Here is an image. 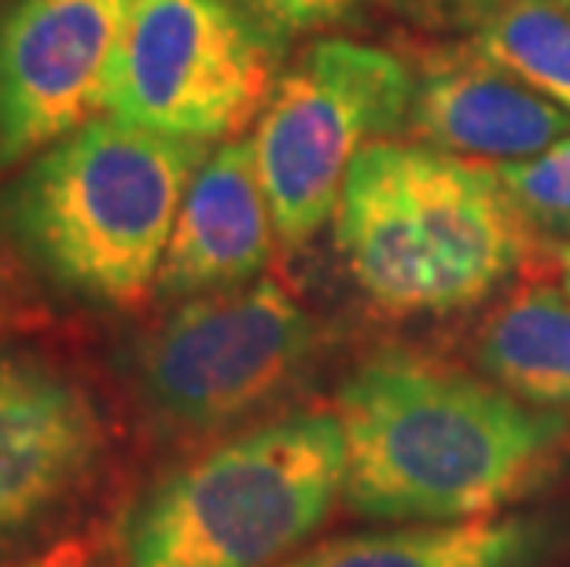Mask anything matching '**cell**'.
<instances>
[{"label": "cell", "instance_id": "6da1fadb", "mask_svg": "<svg viewBox=\"0 0 570 567\" xmlns=\"http://www.w3.org/2000/svg\"><path fill=\"white\" fill-rule=\"evenodd\" d=\"M346 442L343 501L391 524H464L530 498L570 450L567 413L497 383L386 350L335 398Z\"/></svg>", "mask_w": 570, "mask_h": 567}, {"label": "cell", "instance_id": "7a4b0ae2", "mask_svg": "<svg viewBox=\"0 0 570 567\" xmlns=\"http://www.w3.org/2000/svg\"><path fill=\"white\" fill-rule=\"evenodd\" d=\"M206 155L210 144L104 111L0 185V239L63 299L132 310L155 299L180 203Z\"/></svg>", "mask_w": 570, "mask_h": 567}, {"label": "cell", "instance_id": "3957f363", "mask_svg": "<svg viewBox=\"0 0 570 567\" xmlns=\"http://www.w3.org/2000/svg\"><path fill=\"white\" fill-rule=\"evenodd\" d=\"M335 233L354 284L391 317L482 306L523 270L533 239L490 163L412 140L357 155Z\"/></svg>", "mask_w": 570, "mask_h": 567}, {"label": "cell", "instance_id": "277c9868", "mask_svg": "<svg viewBox=\"0 0 570 567\" xmlns=\"http://www.w3.org/2000/svg\"><path fill=\"white\" fill-rule=\"evenodd\" d=\"M346 479L332 409L258 420L163 472L118 527V567H276L327 524Z\"/></svg>", "mask_w": 570, "mask_h": 567}, {"label": "cell", "instance_id": "5b68a950", "mask_svg": "<svg viewBox=\"0 0 570 567\" xmlns=\"http://www.w3.org/2000/svg\"><path fill=\"white\" fill-rule=\"evenodd\" d=\"M317 354L313 313L284 281L258 276L174 303L129 350V388L166 436H233L281 402Z\"/></svg>", "mask_w": 570, "mask_h": 567}, {"label": "cell", "instance_id": "8992f818", "mask_svg": "<svg viewBox=\"0 0 570 567\" xmlns=\"http://www.w3.org/2000/svg\"><path fill=\"white\" fill-rule=\"evenodd\" d=\"M416 70L391 48L321 38L287 70L250 133L276 239L306 247L332 222L350 166L405 137Z\"/></svg>", "mask_w": 570, "mask_h": 567}, {"label": "cell", "instance_id": "52a82bcc", "mask_svg": "<svg viewBox=\"0 0 570 567\" xmlns=\"http://www.w3.org/2000/svg\"><path fill=\"white\" fill-rule=\"evenodd\" d=\"M281 52L236 0H132L107 111L180 140H236L281 86Z\"/></svg>", "mask_w": 570, "mask_h": 567}, {"label": "cell", "instance_id": "ba28073f", "mask_svg": "<svg viewBox=\"0 0 570 567\" xmlns=\"http://www.w3.org/2000/svg\"><path fill=\"white\" fill-rule=\"evenodd\" d=\"M132 0H8L0 8V170L107 111Z\"/></svg>", "mask_w": 570, "mask_h": 567}, {"label": "cell", "instance_id": "9c48e42d", "mask_svg": "<svg viewBox=\"0 0 570 567\" xmlns=\"http://www.w3.org/2000/svg\"><path fill=\"white\" fill-rule=\"evenodd\" d=\"M104 446L100 405L75 377L30 350L0 346V553L75 498Z\"/></svg>", "mask_w": 570, "mask_h": 567}, {"label": "cell", "instance_id": "30bf717a", "mask_svg": "<svg viewBox=\"0 0 570 567\" xmlns=\"http://www.w3.org/2000/svg\"><path fill=\"white\" fill-rule=\"evenodd\" d=\"M570 137V111L464 41L416 70L405 140L460 159H530Z\"/></svg>", "mask_w": 570, "mask_h": 567}, {"label": "cell", "instance_id": "8fae6325", "mask_svg": "<svg viewBox=\"0 0 570 567\" xmlns=\"http://www.w3.org/2000/svg\"><path fill=\"white\" fill-rule=\"evenodd\" d=\"M273 239L250 137L214 144L180 203L155 299L174 306L254 284L273 262Z\"/></svg>", "mask_w": 570, "mask_h": 567}, {"label": "cell", "instance_id": "7c38bea8", "mask_svg": "<svg viewBox=\"0 0 570 567\" xmlns=\"http://www.w3.org/2000/svg\"><path fill=\"white\" fill-rule=\"evenodd\" d=\"M563 535L552 512H508L332 538L276 567H544Z\"/></svg>", "mask_w": 570, "mask_h": 567}, {"label": "cell", "instance_id": "4fadbf2b", "mask_svg": "<svg viewBox=\"0 0 570 567\" xmlns=\"http://www.w3.org/2000/svg\"><path fill=\"white\" fill-rule=\"evenodd\" d=\"M475 365L527 405L570 409V299L549 281L497 306L475 340Z\"/></svg>", "mask_w": 570, "mask_h": 567}, {"label": "cell", "instance_id": "5bb4252c", "mask_svg": "<svg viewBox=\"0 0 570 567\" xmlns=\"http://www.w3.org/2000/svg\"><path fill=\"white\" fill-rule=\"evenodd\" d=\"M468 41L570 111V11L560 0H508L468 30Z\"/></svg>", "mask_w": 570, "mask_h": 567}, {"label": "cell", "instance_id": "9a60e30c", "mask_svg": "<svg viewBox=\"0 0 570 567\" xmlns=\"http://www.w3.org/2000/svg\"><path fill=\"white\" fill-rule=\"evenodd\" d=\"M490 166L533 236L570 244V137L530 159H504Z\"/></svg>", "mask_w": 570, "mask_h": 567}, {"label": "cell", "instance_id": "2e32d148", "mask_svg": "<svg viewBox=\"0 0 570 567\" xmlns=\"http://www.w3.org/2000/svg\"><path fill=\"white\" fill-rule=\"evenodd\" d=\"M254 22H262L273 38L291 41L306 33L335 30L357 19L365 0H236Z\"/></svg>", "mask_w": 570, "mask_h": 567}, {"label": "cell", "instance_id": "e0dca14e", "mask_svg": "<svg viewBox=\"0 0 570 567\" xmlns=\"http://www.w3.org/2000/svg\"><path fill=\"white\" fill-rule=\"evenodd\" d=\"M501 4H508V0H442V27L475 30Z\"/></svg>", "mask_w": 570, "mask_h": 567}, {"label": "cell", "instance_id": "ac0fdd59", "mask_svg": "<svg viewBox=\"0 0 570 567\" xmlns=\"http://www.w3.org/2000/svg\"><path fill=\"white\" fill-rule=\"evenodd\" d=\"M394 16L409 22H423V27H442V0H380Z\"/></svg>", "mask_w": 570, "mask_h": 567}, {"label": "cell", "instance_id": "d6986e66", "mask_svg": "<svg viewBox=\"0 0 570 567\" xmlns=\"http://www.w3.org/2000/svg\"><path fill=\"white\" fill-rule=\"evenodd\" d=\"M38 567H100V564H92L89 557H81V553H59V557L45 560Z\"/></svg>", "mask_w": 570, "mask_h": 567}, {"label": "cell", "instance_id": "ffe728a7", "mask_svg": "<svg viewBox=\"0 0 570 567\" xmlns=\"http://www.w3.org/2000/svg\"><path fill=\"white\" fill-rule=\"evenodd\" d=\"M556 270H560V287L570 299V244H560L556 247Z\"/></svg>", "mask_w": 570, "mask_h": 567}, {"label": "cell", "instance_id": "44dd1931", "mask_svg": "<svg viewBox=\"0 0 570 567\" xmlns=\"http://www.w3.org/2000/svg\"><path fill=\"white\" fill-rule=\"evenodd\" d=\"M8 317V292H4V281H0V324Z\"/></svg>", "mask_w": 570, "mask_h": 567}, {"label": "cell", "instance_id": "7402d4cb", "mask_svg": "<svg viewBox=\"0 0 570 567\" xmlns=\"http://www.w3.org/2000/svg\"><path fill=\"white\" fill-rule=\"evenodd\" d=\"M560 4H563V8H567V11H570V0H560Z\"/></svg>", "mask_w": 570, "mask_h": 567}]
</instances>
